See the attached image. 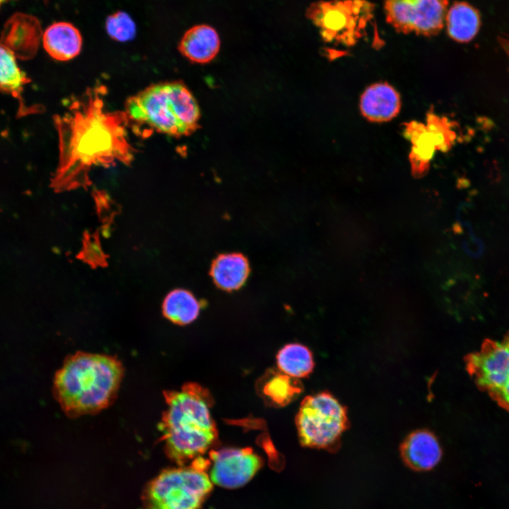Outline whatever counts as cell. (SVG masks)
<instances>
[{
    "instance_id": "obj_27",
    "label": "cell",
    "mask_w": 509,
    "mask_h": 509,
    "mask_svg": "<svg viewBox=\"0 0 509 509\" xmlns=\"http://www.w3.org/2000/svg\"><path fill=\"white\" fill-rule=\"evenodd\" d=\"M7 1H9V0H0V7H1V4H2L3 3H4V2Z\"/></svg>"
},
{
    "instance_id": "obj_16",
    "label": "cell",
    "mask_w": 509,
    "mask_h": 509,
    "mask_svg": "<svg viewBox=\"0 0 509 509\" xmlns=\"http://www.w3.org/2000/svg\"><path fill=\"white\" fill-rule=\"evenodd\" d=\"M250 273L247 259L240 253H227L218 256L212 263L211 276L220 288L232 291L245 283Z\"/></svg>"
},
{
    "instance_id": "obj_18",
    "label": "cell",
    "mask_w": 509,
    "mask_h": 509,
    "mask_svg": "<svg viewBox=\"0 0 509 509\" xmlns=\"http://www.w3.org/2000/svg\"><path fill=\"white\" fill-rule=\"evenodd\" d=\"M404 134L412 144L410 160L413 175L420 177L428 171L436 151L434 137L426 125L417 122L406 124Z\"/></svg>"
},
{
    "instance_id": "obj_13",
    "label": "cell",
    "mask_w": 509,
    "mask_h": 509,
    "mask_svg": "<svg viewBox=\"0 0 509 509\" xmlns=\"http://www.w3.org/2000/svg\"><path fill=\"white\" fill-rule=\"evenodd\" d=\"M42 38L45 51L58 61L71 60L81 50V34L76 26L68 22L52 23L45 30Z\"/></svg>"
},
{
    "instance_id": "obj_10",
    "label": "cell",
    "mask_w": 509,
    "mask_h": 509,
    "mask_svg": "<svg viewBox=\"0 0 509 509\" xmlns=\"http://www.w3.org/2000/svg\"><path fill=\"white\" fill-rule=\"evenodd\" d=\"M263 464L250 447H227L209 452V478L226 488H237L250 481Z\"/></svg>"
},
{
    "instance_id": "obj_4",
    "label": "cell",
    "mask_w": 509,
    "mask_h": 509,
    "mask_svg": "<svg viewBox=\"0 0 509 509\" xmlns=\"http://www.w3.org/2000/svg\"><path fill=\"white\" fill-rule=\"evenodd\" d=\"M125 107L129 119L169 136H189L198 129V104L180 81L150 86L129 98Z\"/></svg>"
},
{
    "instance_id": "obj_9",
    "label": "cell",
    "mask_w": 509,
    "mask_h": 509,
    "mask_svg": "<svg viewBox=\"0 0 509 509\" xmlns=\"http://www.w3.org/2000/svg\"><path fill=\"white\" fill-rule=\"evenodd\" d=\"M449 0H384L386 20L397 32L431 37L443 28Z\"/></svg>"
},
{
    "instance_id": "obj_7",
    "label": "cell",
    "mask_w": 509,
    "mask_h": 509,
    "mask_svg": "<svg viewBox=\"0 0 509 509\" xmlns=\"http://www.w3.org/2000/svg\"><path fill=\"white\" fill-rule=\"evenodd\" d=\"M372 8L365 0L321 1L310 6L307 16L326 42L352 46L363 36Z\"/></svg>"
},
{
    "instance_id": "obj_5",
    "label": "cell",
    "mask_w": 509,
    "mask_h": 509,
    "mask_svg": "<svg viewBox=\"0 0 509 509\" xmlns=\"http://www.w3.org/2000/svg\"><path fill=\"white\" fill-rule=\"evenodd\" d=\"M209 468V460L200 457L188 466L164 469L146 486L144 509H201L213 488Z\"/></svg>"
},
{
    "instance_id": "obj_22",
    "label": "cell",
    "mask_w": 509,
    "mask_h": 509,
    "mask_svg": "<svg viewBox=\"0 0 509 509\" xmlns=\"http://www.w3.org/2000/svg\"><path fill=\"white\" fill-rule=\"evenodd\" d=\"M282 372L271 373L262 385L263 394L272 404L283 406L300 392L298 382Z\"/></svg>"
},
{
    "instance_id": "obj_23",
    "label": "cell",
    "mask_w": 509,
    "mask_h": 509,
    "mask_svg": "<svg viewBox=\"0 0 509 509\" xmlns=\"http://www.w3.org/2000/svg\"><path fill=\"white\" fill-rule=\"evenodd\" d=\"M426 127L433 134L436 150L447 151L452 146L456 134L452 129L451 122L447 118L438 117L429 112L427 116Z\"/></svg>"
},
{
    "instance_id": "obj_1",
    "label": "cell",
    "mask_w": 509,
    "mask_h": 509,
    "mask_svg": "<svg viewBox=\"0 0 509 509\" xmlns=\"http://www.w3.org/2000/svg\"><path fill=\"white\" fill-rule=\"evenodd\" d=\"M106 93L104 86L88 88L71 101L64 114L54 117L59 138L58 165L52 179L56 191L87 188L93 168L133 161L129 118L125 111L106 107Z\"/></svg>"
},
{
    "instance_id": "obj_14",
    "label": "cell",
    "mask_w": 509,
    "mask_h": 509,
    "mask_svg": "<svg viewBox=\"0 0 509 509\" xmlns=\"http://www.w3.org/2000/svg\"><path fill=\"white\" fill-rule=\"evenodd\" d=\"M220 45L217 31L211 25L201 24L186 31L178 48L181 54L191 62L205 64L216 56Z\"/></svg>"
},
{
    "instance_id": "obj_2",
    "label": "cell",
    "mask_w": 509,
    "mask_h": 509,
    "mask_svg": "<svg viewBox=\"0 0 509 509\" xmlns=\"http://www.w3.org/2000/svg\"><path fill=\"white\" fill-rule=\"evenodd\" d=\"M167 408L159 424L168 457L180 466L202 457L216 443L217 428L211 416L208 390L187 383L179 390L165 391Z\"/></svg>"
},
{
    "instance_id": "obj_25",
    "label": "cell",
    "mask_w": 509,
    "mask_h": 509,
    "mask_svg": "<svg viewBox=\"0 0 509 509\" xmlns=\"http://www.w3.org/2000/svg\"><path fill=\"white\" fill-rule=\"evenodd\" d=\"M98 233L85 232L83 246L77 257L92 267H105L107 256L103 252Z\"/></svg>"
},
{
    "instance_id": "obj_19",
    "label": "cell",
    "mask_w": 509,
    "mask_h": 509,
    "mask_svg": "<svg viewBox=\"0 0 509 509\" xmlns=\"http://www.w3.org/2000/svg\"><path fill=\"white\" fill-rule=\"evenodd\" d=\"M201 304L189 291L175 289L165 298L164 316L173 323L185 325L194 321L199 315Z\"/></svg>"
},
{
    "instance_id": "obj_20",
    "label": "cell",
    "mask_w": 509,
    "mask_h": 509,
    "mask_svg": "<svg viewBox=\"0 0 509 509\" xmlns=\"http://www.w3.org/2000/svg\"><path fill=\"white\" fill-rule=\"evenodd\" d=\"M276 362L281 372L296 379L308 376L314 368L310 350L300 344H289L282 347L277 353Z\"/></svg>"
},
{
    "instance_id": "obj_17",
    "label": "cell",
    "mask_w": 509,
    "mask_h": 509,
    "mask_svg": "<svg viewBox=\"0 0 509 509\" xmlns=\"http://www.w3.org/2000/svg\"><path fill=\"white\" fill-rule=\"evenodd\" d=\"M448 35L459 42H468L477 35L481 27L479 11L466 1H455L445 16Z\"/></svg>"
},
{
    "instance_id": "obj_21",
    "label": "cell",
    "mask_w": 509,
    "mask_h": 509,
    "mask_svg": "<svg viewBox=\"0 0 509 509\" xmlns=\"http://www.w3.org/2000/svg\"><path fill=\"white\" fill-rule=\"evenodd\" d=\"M28 82L25 74L17 63L16 54L0 45V90L18 95Z\"/></svg>"
},
{
    "instance_id": "obj_26",
    "label": "cell",
    "mask_w": 509,
    "mask_h": 509,
    "mask_svg": "<svg viewBox=\"0 0 509 509\" xmlns=\"http://www.w3.org/2000/svg\"><path fill=\"white\" fill-rule=\"evenodd\" d=\"M94 199L99 216L104 223L109 224L114 218L117 210H114L115 206L108 195L101 191L94 192Z\"/></svg>"
},
{
    "instance_id": "obj_3",
    "label": "cell",
    "mask_w": 509,
    "mask_h": 509,
    "mask_svg": "<svg viewBox=\"0 0 509 509\" xmlns=\"http://www.w3.org/2000/svg\"><path fill=\"white\" fill-rule=\"evenodd\" d=\"M123 375L124 368L116 357L77 352L57 373L55 394L70 417L95 414L114 402Z\"/></svg>"
},
{
    "instance_id": "obj_8",
    "label": "cell",
    "mask_w": 509,
    "mask_h": 509,
    "mask_svg": "<svg viewBox=\"0 0 509 509\" xmlns=\"http://www.w3.org/2000/svg\"><path fill=\"white\" fill-rule=\"evenodd\" d=\"M464 361L476 386L509 411V334L501 340H485Z\"/></svg>"
},
{
    "instance_id": "obj_11",
    "label": "cell",
    "mask_w": 509,
    "mask_h": 509,
    "mask_svg": "<svg viewBox=\"0 0 509 509\" xmlns=\"http://www.w3.org/2000/svg\"><path fill=\"white\" fill-rule=\"evenodd\" d=\"M442 453L436 436L425 429L409 434L400 446V454L404 464L418 472L433 469L440 462Z\"/></svg>"
},
{
    "instance_id": "obj_6",
    "label": "cell",
    "mask_w": 509,
    "mask_h": 509,
    "mask_svg": "<svg viewBox=\"0 0 509 509\" xmlns=\"http://www.w3.org/2000/svg\"><path fill=\"white\" fill-rule=\"evenodd\" d=\"M296 424L303 446L334 451L349 422L346 408L330 393L322 392L302 401Z\"/></svg>"
},
{
    "instance_id": "obj_24",
    "label": "cell",
    "mask_w": 509,
    "mask_h": 509,
    "mask_svg": "<svg viewBox=\"0 0 509 509\" xmlns=\"http://www.w3.org/2000/svg\"><path fill=\"white\" fill-rule=\"evenodd\" d=\"M105 26L109 36L119 42L131 40L136 35L134 21L124 11H117L109 16Z\"/></svg>"
},
{
    "instance_id": "obj_12",
    "label": "cell",
    "mask_w": 509,
    "mask_h": 509,
    "mask_svg": "<svg viewBox=\"0 0 509 509\" xmlns=\"http://www.w3.org/2000/svg\"><path fill=\"white\" fill-rule=\"evenodd\" d=\"M360 107L363 115L373 122L390 120L401 108L399 95L386 83L369 86L363 93Z\"/></svg>"
},
{
    "instance_id": "obj_15",
    "label": "cell",
    "mask_w": 509,
    "mask_h": 509,
    "mask_svg": "<svg viewBox=\"0 0 509 509\" xmlns=\"http://www.w3.org/2000/svg\"><path fill=\"white\" fill-rule=\"evenodd\" d=\"M41 36L40 23L36 18L18 13L13 16L5 26L3 34L5 43L4 46L16 54V52L21 53L22 50L28 49L26 45H28L35 53Z\"/></svg>"
}]
</instances>
